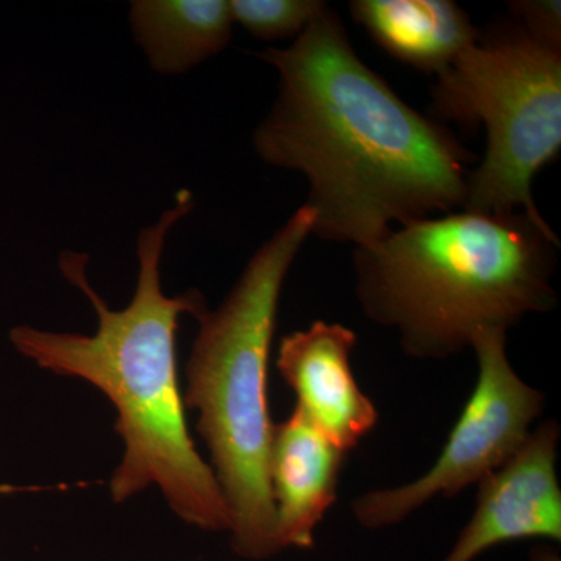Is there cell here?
<instances>
[{
    "label": "cell",
    "mask_w": 561,
    "mask_h": 561,
    "mask_svg": "<svg viewBox=\"0 0 561 561\" xmlns=\"http://www.w3.org/2000/svg\"><path fill=\"white\" fill-rule=\"evenodd\" d=\"M192 209V192H176L172 208L139 231L135 294L117 311L92 287L90 256L62 251V276L83 291L98 313L94 334L20 324L10 331V342L41 370L90 383L113 405L114 432L124 445L110 478L114 504L157 489L181 523L208 534H228L227 502L192 438L176 365L180 317L195 319L208 302L197 289L168 295L161 283L168 236Z\"/></svg>",
    "instance_id": "cell-2"
},
{
    "label": "cell",
    "mask_w": 561,
    "mask_h": 561,
    "mask_svg": "<svg viewBox=\"0 0 561 561\" xmlns=\"http://www.w3.org/2000/svg\"><path fill=\"white\" fill-rule=\"evenodd\" d=\"M430 116L485 128V157L468 176L465 210L545 221L531 183L561 150V50L515 21L494 25L438 73Z\"/></svg>",
    "instance_id": "cell-5"
},
{
    "label": "cell",
    "mask_w": 561,
    "mask_h": 561,
    "mask_svg": "<svg viewBox=\"0 0 561 561\" xmlns=\"http://www.w3.org/2000/svg\"><path fill=\"white\" fill-rule=\"evenodd\" d=\"M345 459L297 408L275 424L268 481L280 551L313 548L316 531L337 500Z\"/></svg>",
    "instance_id": "cell-9"
},
{
    "label": "cell",
    "mask_w": 561,
    "mask_h": 561,
    "mask_svg": "<svg viewBox=\"0 0 561 561\" xmlns=\"http://www.w3.org/2000/svg\"><path fill=\"white\" fill-rule=\"evenodd\" d=\"M357 334L341 323L313 321L284 335L276 368L297 397L298 409L324 437L348 454L359 446L379 415L351 368Z\"/></svg>",
    "instance_id": "cell-8"
},
{
    "label": "cell",
    "mask_w": 561,
    "mask_h": 561,
    "mask_svg": "<svg viewBox=\"0 0 561 561\" xmlns=\"http://www.w3.org/2000/svg\"><path fill=\"white\" fill-rule=\"evenodd\" d=\"M560 241L527 214L456 210L412 221L354 250L362 312L409 357L445 360L483 330L552 311Z\"/></svg>",
    "instance_id": "cell-3"
},
{
    "label": "cell",
    "mask_w": 561,
    "mask_h": 561,
    "mask_svg": "<svg viewBox=\"0 0 561 561\" xmlns=\"http://www.w3.org/2000/svg\"><path fill=\"white\" fill-rule=\"evenodd\" d=\"M513 21L527 35L552 49L561 50V3L559 0H515L508 2Z\"/></svg>",
    "instance_id": "cell-13"
},
{
    "label": "cell",
    "mask_w": 561,
    "mask_h": 561,
    "mask_svg": "<svg viewBox=\"0 0 561 561\" xmlns=\"http://www.w3.org/2000/svg\"><path fill=\"white\" fill-rule=\"evenodd\" d=\"M312 228V209L302 205L262 243L219 308L195 317L197 337L184 367V408L197 415L195 431L227 502L232 552L247 561L283 552L268 481L276 424L268 362L280 291Z\"/></svg>",
    "instance_id": "cell-4"
},
{
    "label": "cell",
    "mask_w": 561,
    "mask_h": 561,
    "mask_svg": "<svg viewBox=\"0 0 561 561\" xmlns=\"http://www.w3.org/2000/svg\"><path fill=\"white\" fill-rule=\"evenodd\" d=\"M560 437L556 420L538 424L507 463L478 483L474 513L440 561H474L491 548L529 538L561 541Z\"/></svg>",
    "instance_id": "cell-7"
},
{
    "label": "cell",
    "mask_w": 561,
    "mask_h": 561,
    "mask_svg": "<svg viewBox=\"0 0 561 561\" xmlns=\"http://www.w3.org/2000/svg\"><path fill=\"white\" fill-rule=\"evenodd\" d=\"M130 24L151 68L176 76L220 54L234 21L227 0H135Z\"/></svg>",
    "instance_id": "cell-11"
},
{
    "label": "cell",
    "mask_w": 561,
    "mask_h": 561,
    "mask_svg": "<svg viewBox=\"0 0 561 561\" xmlns=\"http://www.w3.org/2000/svg\"><path fill=\"white\" fill-rule=\"evenodd\" d=\"M350 11L387 54L435 77L481 33L451 0H353Z\"/></svg>",
    "instance_id": "cell-10"
},
{
    "label": "cell",
    "mask_w": 561,
    "mask_h": 561,
    "mask_svg": "<svg viewBox=\"0 0 561 561\" xmlns=\"http://www.w3.org/2000/svg\"><path fill=\"white\" fill-rule=\"evenodd\" d=\"M471 350L478 360V379L440 456L415 481L368 491L354 500L351 512L365 529L397 526L435 497H454L481 483L529 438L531 424L545 412L546 394L513 368L507 331L479 332Z\"/></svg>",
    "instance_id": "cell-6"
},
{
    "label": "cell",
    "mask_w": 561,
    "mask_h": 561,
    "mask_svg": "<svg viewBox=\"0 0 561 561\" xmlns=\"http://www.w3.org/2000/svg\"><path fill=\"white\" fill-rule=\"evenodd\" d=\"M327 7L323 0H230L232 21L268 41L297 38Z\"/></svg>",
    "instance_id": "cell-12"
},
{
    "label": "cell",
    "mask_w": 561,
    "mask_h": 561,
    "mask_svg": "<svg viewBox=\"0 0 561 561\" xmlns=\"http://www.w3.org/2000/svg\"><path fill=\"white\" fill-rule=\"evenodd\" d=\"M260 58L278 72V95L253 147L308 181L313 236L370 245L393 224L463 209L474 154L360 60L330 7L291 46Z\"/></svg>",
    "instance_id": "cell-1"
}]
</instances>
